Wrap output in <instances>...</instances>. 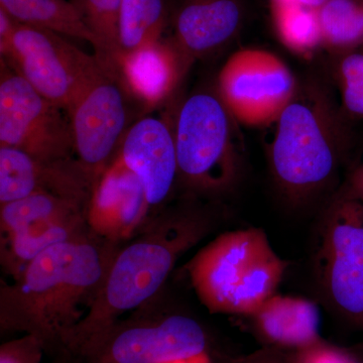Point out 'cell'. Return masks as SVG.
I'll use <instances>...</instances> for the list:
<instances>
[{"mask_svg": "<svg viewBox=\"0 0 363 363\" xmlns=\"http://www.w3.org/2000/svg\"><path fill=\"white\" fill-rule=\"evenodd\" d=\"M116 257L97 235L84 233L48 248L28 262L13 285L0 292L2 331L37 336L47 348L61 347L84 318Z\"/></svg>", "mask_w": 363, "mask_h": 363, "instance_id": "6da1fadb", "label": "cell"}, {"mask_svg": "<svg viewBox=\"0 0 363 363\" xmlns=\"http://www.w3.org/2000/svg\"><path fill=\"white\" fill-rule=\"evenodd\" d=\"M211 228V219L201 210H176L116 253L90 309L69 332L63 350L75 355L113 327L124 313L154 297L182 255Z\"/></svg>", "mask_w": 363, "mask_h": 363, "instance_id": "7a4b0ae2", "label": "cell"}, {"mask_svg": "<svg viewBox=\"0 0 363 363\" xmlns=\"http://www.w3.org/2000/svg\"><path fill=\"white\" fill-rule=\"evenodd\" d=\"M269 149L272 180L294 205L332 187L347 152L343 117L319 86L298 87L281 112Z\"/></svg>", "mask_w": 363, "mask_h": 363, "instance_id": "3957f363", "label": "cell"}, {"mask_svg": "<svg viewBox=\"0 0 363 363\" xmlns=\"http://www.w3.org/2000/svg\"><path fill=\"white\" fill-rule=\"evenodd\" d=\"M286 267L267 233L250 227L215 238L193 257L188 271L210 312L248 317L277 294Z\"/></svg>", "mask_w": 363, "mask_h": 363, "instance_id": "277c9868", "label": "cell"}, {"mask_svg": "<svg viewBox=\"0 0 363 363\" xmlns=\"http://www.w3.org/2000/svg\"><path fill=\"white\" fill-rule=\"evenodd\" d=\"M236 123L217 90L196 91L184 100L173 121L184 187L217 196L235 186L243 164Z\"/></svg>", "mask_w": 363, "mask_h": 363, "instance_id": "5b68a950", "label": "cell"}, {"mask_svg": "<svg viewBox=\"0 0 363 363\" xmlns=\"http://www.w3.org/2000/svg\"><path fill=\"white\" fill-rule=\"evenodd\" d=\"M64 37L18 21L11 37L0 43V59L43 96L68 112L104 64Z\"/></svg>", "mask_w": 363, "mask_h": 363, "instance_id": "8992f818", "label": "cell"}, {"mask_svg": "<svg viewBox=\"0 0 363 363\" xmlns=\"http://www.w3.org/2000/svg\"><path fill=\"white\" fill-rule=\"evenodd\" d=\"M315 269L331 307L363 330V203L332 198L318 228Z\"/></svg>", "mask_w": 363, "mask_h": 363, "instance_id": "52a82bcc", "label": "cell"}, {"mask_svg": "<svg viewBox=\"0 0 363 363\" xmlns=\"http://www.w3.org/2000/svg\"><path fill=\"white\" fill-rule=\"evenodd\" d=\"M0 147L40 160L72 159L68 113L43 96L0 59Z\"/></svg>", "mask_w": 363, "mask_h": 363, "instance_id": "ba28073f", "label": "cell"}, {"mask_svg": "<svg viewBox=\"0 0 363 363\" xmlns=\"http://www.w3.org/2000/svg\"><path fill=\"white\" fill-rule=\"evenodd\" d=\"M133 104L116 71L104 65L67 112L74 152L94 183L116 159L135 123Z\"/></svg>", "mask_w": 363, "mask_h": 363, "instance_id": "9c48e42d", "label": "cell"}, {"mask_svg": "<svg viewBox=\"0 0 363 363\" xmlns=\"http://www.w3.org/2000/svg\"><path fill=\"white\" fill-rule=\"evenodd\" d=\"M297 89L285 62L259 49L233 52L219 72L216 88L236 121L250 126L276 123Z\"/></svg>", "mask_w": 363, "mask_h": 363, "instance_id": "30bf717a", "label": "cell"}, {"mask_svg": "<svg viewBox=\"0 0 363 363\" xmlns=\"http://www.w3.org/2000/svg\"><path fill=\"white\" fill-rule=\"evenodd\" d=\"M206 332L184 315L116 324L76 353L83 363H164L207 353Z\"/></svg>", "mask_w": 363, "mask_h": 363, "instance_id": "8fae6325", "label": "cell"}, {"mask_svg": "<svg viewBox=\"0 0 363 363\" xmlns=\"http://www.w3.org/2000/svg\"><path fill=\"white\" fill-rule=\"evenodd\" d=\"M94 180L77 159L40 160L0 147V203L49 194L87 207Z\"/></svg>", "mask_w": 363, "mask_h": 363, "instance_id": "7c38bea8", "label": "cell"}, {"mask_svg": "<svg viewBox=\"0 0 363 363\" xmlns=\"http://www.w3.org/2000/svg\"><path fill=\"white\" fill-rule=\"evenodd\" d=\"M118 156L142 183L150 208L169 199L179 181L174 124L142 116L130 126Z\"/></svg>", "mask_w": 363, "mask_h": 363, "instance_id": "4fadbf2b", "label": "cell"}, {"mask_svg": "<svg viewBox=\"0 0 363 363\" xmlns=\"http://www.w3.org/2000/svg\"><path fill=\"white\" fill-rule=\"evenodd\" d=\"M172 44L186 72L233 42L243 23L240 0H180L169 16Z\"/></svg>", "mask_w": 363, "mask_h": 363, "instance_id": "5bb4252c", "label": "cell"}, {"mask_svg": "<svg viewBox=\"0 0 363 363\" xmlns=\"http://www.w3.org/2000/svg\"><path fill=\"white\" fill-rule=\"evenodd\" d=\"M150 206L140 179L117 155L95 182L86 209V221L102 240L130 238L149 214Z\"/></svg>", "mask_w": 363, "mask_h": 363, "instance_id": "9a60e30c", "label": "cell"}, {"mask_svg": "<svg viewBox=\"0 0 363 363\" xmlns=\"http://www.w3.org/2000/svg\"><path fill=\"white\" fill-rule=\"evenodd\" d=\"M111 68L143 111L161 106L185 75L183 62L169 40H161L114 59Z\"/></svg>", "mask_w": 363, "mask_h": 363, "instance_id": "2e32d148", "label": "cell"}, {"mask_svg": "<svg viewBox=\"0 0 363 363\" xmlns=\"http://www.w3.org/2000/svg\"><path fill=\"white\" fill-rule=\"evenodd\" d=\"M248 317L266 347L294 352L323 339L319 308L308 298L274 294Z\"/></svg>", "mask_w": 363, "mask_h": 363, "instance_id": "e0dca14e", "label": "cell"}, {"mask_svg": "<svg viewBox=\"0 0 363 363\" xmlns=\"http://www.w3.org/2000/svg\"><path fill=\"white\" fill-rule=\"evenodd\" d=\"M0 9L18 23L85 40L93 45L96 56L101 52L99 40L85 25L71 0H0Z\"/></svg>", "mask_w": 363, "mask_h": 363, "instance_id": "ac0fdd59", "label": "cell"}, {"mask_svg": "<svg viewBox=\"0 0 363 363\" xmlns=\"http://www.w3.org/2000/svg\"><path fill=\"white\" fill-rule=\"evenodd\" d=\"M86 224V212H82L6 236L2 248L4 264L16 278L28 262L48 248L83 235Z\"/></svg>", "mask_w": 363, "mask_h": 363, "instance_id": "d6986e66", "label": "cell"}, {"mask_svg": "<svg viewBox=\"0 0 363 363\" xmlns=\"http://www.w3.org/2000/svg\"><path fill=\"white\" fill-rule=\"evenodd\" d=\"M169 16L166 0H123L118 21V52L114 59L162 40Z\"/></svg>", "mask_w": 363, "mask_h": 363, "instance_id": "ffe728a7", "label": "cell"}, {"mask_svg": "<svg viewBox=\"0 0 363 363\" xmlns=\"http://www.w3.org/2000/svg\"><path fill=\"white\" fill-rule=\"evenodd\" d=\"M80 203L49 194H35L1 204L0 224L6 236L86 212Z\"/></svg>", "mask_w": 363, "mask_h": 363, "instance_id": "44dd1931", "label": "cell"}, {"mask_svg": "<svg viewBox=\"0 0 363 363\" xmlns=\"http://www.w3.org/2000/svg\"><path fill=\"white\" fill-rule=\"evenodd\" d=\"M272 21L279 40L300 56H312L323 45L317 7L298 1L272 2Z\"/></svg>", "mask_w": 363, "mask_h": 363, "instance_id": "7402d4cb", "label": "cell"}, {"mask_svg": "<svg viewBox=\"0 0 363 363\" xmlns=\"http://www.w3.org/2000/svg\"><path fill=\"white\" fill-rule=\"evenodd\" d=\"M317 13L323 47L344 55L363 45V0H326Z\"/></svg>", "mask_w": 363, "mask_h": 363, "instance_id": "603a6c76", "label": "cell"}, {"mask_svg": "<svg viewBox=\"0 0 363 363\" xmlns=\"http://www.w3.org/2000/svg\"><path fill=\"white\" fill-rule=\"evenodd\" d=\"M81 18L99 40L101 52L96 56L111 67L118 52V21L123 0H71Z\"/></svg>", "mask_w": 363, "mask_h": 363, "instance_id": "cb8c5ba5", "label": "cell"}, {"mask_svg": "<svg viewBox=\"0 0 363 363\" xmlns=\"http://www.w3.org/2000/svg\"><path fill=\"white\" fill-rule=\"evenodd\" d=\"M344 111L363 117V52L342 55L336 70Z\"/></svg>", "mask_w": 363, "mask_h": 363, "instance_id": "d4e9b609", "label": "cell"}, {"mask_svg": "<svg viewBox=\"0 0 363 363\" xmlns=\"http://www.w3.org/2000/svg\"><path fill=\"white\" fill-rule=\"evenodd\" d=\"M290 363H357V357L344 348L326 342H319L289 352Z\"/></svg>", "mask_w": 363, "mask_h": 363, "instance_id": "484cf974", "label": "cell"}, {"mask_svg": "<svg viewBox=\"0 0 363 363\" xmlns=\"http://www.w3.org/2000/svg\"><path fill=\"white\" fill-rule=\"evenodd\" d=\"M45 344L37 336L26 334L23 337L2 344L0 363H40Z\"/></svg>", "mask_w": 363, "mask_h": 363, "instance_id": "4316f807", "label": "cell"}, {"mask_svg": "<svg viewBox=\"0 0 363 363\" xmlns=\"http://www.w3.org/2000/svg\"><path fill=\"white\" fill-rule=\"evenodd\" d=\"M333 197L363 203V164L351 172Z\"/></svg>", "mask_w": 363, "mask_h": 363, "instance_id": "83f0119b", "label": "cell"}, {"mask_svg": "<svg viewBox=\"0 0 363 363\" xmlns=\"http://www.w3.org/2000/svg\"><path fill=\"white\" fill-rule=\"evenodd\" d=\"M231 363H290V358L286 351L264 347L247 357L233 360Z\"/></svg>", "mask_w": 363, "mask_h": 363, "instance_id": "f1b7e54d", "label": "cell"}, {"mask_svg": "<svg viewBox=\"0 0 363 363\" xmlns=\"http://www.w3.org/2000/svg\"><path fill=\"white\" fill-rule=\"evenodd\" d=\"M164 363H211L209 355L207 353L195 355V357L180 358V359L171 360V362Z\"/></svg>", "mask_w": 363, "mask_h": 363, "instance_id": "f546056e", "label": "cell"}, {"mask_svg": "<svg viewBox=\"0 0 363 363\" xmlns=\"http://www.w3.org/2000/svg\"><path fill=\"white\" fill-rule=\"evenodd\" d=\"M291 1H298L307 6L318 7L324 4L326 0H291Z\"/></svg>", "mask_w": 363, "mask_h": 363, "instance_id": "4dcf8cb0", "label": "cell"}, {"mask_svg": "<svg viewBox=\"0 0 363 363\" xmlns=\"http://www.w3.org/2000/svg\"><path fill=\"white\" fill-rule=\"evenodd\" d=\"M357 363H363V357H357Z\"/></svg>", "mask_w": 363, "mask_h": 363, "instance_id": "1f68e13d", "label": "cell"}, {"mask_svg": "<svg viewBox=\"0 0 363 363\" xmlns=\"http://www.w3.org/2000/svg\"><path fill=\"white\" fill-rule=\"evenodd\" d=\"M360 350H362L363 352V343L362 344V345H360Z\"/></svg>", "mask_w": 363, "mask_h": 363, "instance_id": "d6a6232c", "label": "cell"}]
</instances>
